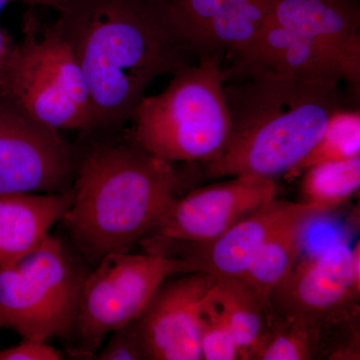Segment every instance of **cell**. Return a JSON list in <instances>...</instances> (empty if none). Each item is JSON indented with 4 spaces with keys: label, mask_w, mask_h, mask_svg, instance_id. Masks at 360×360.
<instances>
[{
    "label": "cell",
    "mask_w": 360,
    "mask_h": 360,
    "mask_svg": "<svg viewBox=\"0 0 360 360\" xmlns=\"http://www.w3.org/2000/svg\"><path fill=\"white\" fill-rule=\"evenodd\" d=\"M56 20L86 82L92 131H120L153 80L196 58L162 0H70Z\"/></svg>",
    "instance_id": "1"
},
{
    "label": "cell",
    "mask_w": 360,
    "mask_h": 360,
    "mask_svg": "<svg viewBox=\"0 0 360 360\" xmlns=\"http://www.w3.org/2000/svg\"><path fill=\"white\" fill-rule=\"evenodd\" d=\"M113 132L79 149L72 205L63 219L78 250L94 264L110 253L130 252L180 196L172 162Z\"/></svg>",
    "instance_id": "2"
},
{
    "label": "cell",
    "mask_w": 360,
    "mask_h": 360,
    "mask_svg": "<svg viewBox=\"0 0 360 360\" xmlns=\"http://www.w3.org/2000/svg\"><path fill=\"white\" fill-rule=\"evenodd\" d=\"M224 77L239 82L224 85L232 129L224 150L207 162L214 179L286 176L314 148L330 116L342 108L338 84L259 71Z\"/></svg>",
    "instance_id": "3"
},
{
    "label": "cell",
    "mask_w": 360,
    "mask_h": 360,
    "mask_svg": "<svg viewBox=\"0 0 360 360\" xmlns=\"http://www.w3.org/2000/svg\"><path fill=\"white\" fill-rule=\"evenodd\" d=\"M219 56L175 71L167 89L143 97L130 120L135 143L161 160L208 161L224 150L231 134Z\"/></svg>",
    "instance_id": "4"
},
{
    "label": "cell",
    "mask_w": 360,
    "mask_h": 360,
    "mask_svg": "<svg viewBox=\"0 0 360 360\" xmlns=\"http://www.w3.org/2000/svg\"><path fill=\"white\" fill-rule=\"evenodd\" d=\"M28 8L4 97L53 129L92 131L86 82L58 20L42 25L34 7Z\"/></svg>",
    "instance_id": "5"
},
{
    "label": "cell",
    "mask_w": 360,
    "mask_h": 360,
    "mask_svg": "<svg viewBox=\"0 0 360 360\" xmlns=\"http://www.w3.org/2000/svg\"><path fill=\"white\" fill-rule=\"evenodd\" d=\"M89 272L58 238L11 265H0V328L23 340L70 338Z\"/></svg>",
    "instance_id": "6"
},
{
    "label": "cell",
    "mask_w": 360,
    "mask_h": 360,
    "mask_svg": "<svg viewBox=\"0 0 360 360\" xmlns=\"http://www.w3.org/2000/svg\"><path fill=\"white\" fill-rule=\"evenodd\" d=\"M191 260L162 253H110L85 278L72 335L73 349L94 355L106 335L141 316L161 284L172 276L198 271Z\"/></svg>",
    "instance_id": "7"
},
{
    "label": "cell",
    "mask_w": 360,
    "mask_h": 360,
    "mask_svg": "<svg viewBox=\"0 0 360 360\" xmlns=\"http://www.w3.org/2000/svg\"><path fill=\"white\" fill-rule=\"evenodd\" d=\"M79 149L60 130L0 97V195L65 193L73 186Z\"/></svg>",
    "instance_id": "8"
},
{
    "label": "cell",
    "mask_w": 360,
    "mask_h": 360,
    "mask_svg": "<svg viewBox=\"0 0 360 360\" xmlns=\"http://www.w3.org/2000/svg\"><path fill=\"white\" fill-rule=\"evenodd\" d=\"M274 180L253 175L194 189L177 198L141 243L146 252L212 243L278 195Z\"/></svg>",
    "instance_id": "9"
},
{
    "label": "cell",
    "mask_w": 360,
    "mask_h": 360,
    "mask_svg": "<svg viewBox=\"0 0 360 360\" xmlns=\"http://www.w3.org/2000/svg\"><path fill=\"white\" fill-rule=\"evenodd\" d=\"M215 278L203 270L167 279L135 319L146 359L201 360L198 319Z\"/></svg>",
    "instance_id": "10"
},
{
    "label": "cell",
    "mask_w": 360,
    "mask_h": 360,
    "mask_svg": "<svg viewBox=\"0 0 360 360\" xmlns=\"http://www.w3.org/2000/svg\"><path fill=\"white\" fill-rule=\"evenodd\" d=\"M356 297L352 248L338 243L296 264L270 295L269 307L274 316L283 319L333 317L359 311Z\"/></svg>",
    "instance_id": "11"
},
{
    "label": "cell",
    "mask_w": 360,
    "mask_h": 360,
    "mask_svg": "<svg viewBox=\"0 0 360 360\" xmlns=\"http://www.w3.org/2000/svg\"><path fill=\"white\" fill-rule=\"evenodd\" d=\"M200 59L253 44L269 18L272 0H162Z\"/></svg>",
    "instance_id": "12"
},
{
    "label": "cell",
    "mask_w": 360,
    "mask_h": 360,
    "mask_svg": "<svg viewBox=\"0 0 360 360\" xmlns=\"http://www.w3.org/2000/svg\"><path fill=\"white\" fill-rule=\"evenodd\" d=\"M331 212L305 202L276 198L240 220L219 238L205 245L191 246V260L200 270L215 278H239L252 258L277 232L304 217H321Z\"/></svg>",
    "instance_id": "13"
},
{
    "label": "cell",
    "mask_w": 360,
    "mask_h": 360,
    "mask_svg": "<svg viewBox=\"0 0 360 360\" xmlns=\"http://www.w3.org/2000/svg\"><path fill=\"white\" fill-rule=\"evenodd\" d=\"M269 18L321 47L340 65L345 82L359 86V0H272Z\"/></svg>",
    "instance_id": "14"
},
{
    "label": "cell",
    "mask_w": 360,
    "mask_h": 360,
    "mask_svg": "<svg viewBox=\"0 0 360 360\" xmlns=\"http://www.w3.org/2000/svg\"><path fill=\"white\" fill-rule=\"evenodd\" d=\"M259 71L323 84L345 80L340 65L311 40L267 20L257 39L224 75Z\"/></svg>",
    "instance_id": "15"
},
{
    "label": "cell",
    "mask_w": 360,
    "mask_h": 360,
    "mask_svg": "<svg viewBox=\"0 0 360 360\" xmlns=\"http://www.w3.org/2000/svg\"><path fill=\"white\" fill-rule=\"evenodd\" d=\"M73 188L58 193L0 195V265H11L39 248L72 205Z\"/></svg>",
    "instance_id": "16"
},
{
    "label": "cell",
    "mask_w": 360,
    "mask_h": 360,
    "mask_svg": "<svg viewBox=\"0 0 360 360\" xmlns=\"http://www.w3.org/2000/svg\"><path fill=\"white\" fill-rule=\"evenodd\" d=\"M212 295L231 328L240 359H253L274 324L271 310L239 278H217Z\"/></svg>",
    "instance_id": "17"
},
{
    "label": "cell",
    "mask_w": 360,
    "mask_h": 360,
    "mask_svg": "<svg viewBox=\"0 0 360 360\" xmlns=\"http://www.w3.org/2000/svg\"><path fill=\"white\" fill-rule=\"evenodd\" d=\"M316 219L319 217L296 220L274 234L255 255L245 274L239 277L269 309L270 295L295 266L305 227Z\"/></svg>",
    "instance_id": "18"
},
{
    "label": "cell",
    "mask_w": 360,
    "mask_h": 360,
    "mask_svg": "<svg viewBox=\"0 0 360 360\" xmlns=\"http://www.w3.org/2000/svg\"><path fill=\"white\" fill-rule=\"evenodd\" d=\"M360 156L349 160L328 161L303 172L300 193L302 202L333 210L359 191Z\"/></svg>",
    "instance_id": "19"
},
{
    "label": "cell",
    "mask_w": 360,
    "mask_h": 360,
    "mask_svg": "<svg viewBox=\"0 0 360 360\" xmlns=\"http://www.w3.org/2000/svg\"><path fill=\"white\" fill-rule=\"evenodd\" d=\"M356 156H360V112L342 108L330 116L314 148L286 176H297L319 163Z\"/></svg>",
    "instance_id": "20"
},
{
    "label": "cell",
    "mask_w": 360,
    "mask_h": 360,
    "mask_svg": "<svg viewBox=\"0 0 360 360\" xmlns=\"http://www.w3.org/2000/svg\"><path fill=\"white\" fill-rule=\"evenodd\" d=\"M212 290L201 305L198 319L201 356L205 360H239L240 355L231 328Z\"/></svg>",
    "instance_id": "21"
},
{
    "label": "cell",
    "mask_w": 360,
    "mask_h": 360,
    "mask_svg": "<svg viewBox=\"0 0 360 360\" xmlns=\"http://www.w3.org/2000/svg\"><path fill=\"white\" fill-rule=\"evenodd\" d=\"M96 359L99 360L146 359L141 336H139L135 321L113 330L108 345L98 354H96Z\"/></svg>",
    "instance_id": "22"
},
{
    "label": "cell",
    "mask_w": 360,
    "mask_h": 360,
    "mask_svg": "<svg viewBox=\"0 0 360 360\" xmlns=\"http://www.w3.org/2000/svg\"><path fill=\"white\" fill-rule=\"evenodd\" d=\"M63 355L46 341L23 340L15 347L0 350V360H60Z\"/></svg>",
    "instance_id": "23"
},
{
    "label": "cell",
    "mask_w": 360,
    "mask_h": 360,
    "mask_svg": "<svg viewBox=\"0 0 360 360\" xmlns=\"http://www.w3.org/2000/svg\"><path fill=\"white\" fill-rule=\"evenodd\" d=\"M18 42L0 26V97L6 94L7 78L13 65Z\"/></svg>",
    "instance_id": "24"
},
{
    "label": "cell",
    "mask_w": 360,
    "mask_h": 360,
    "mask_svg": "<svg viewBox=\"0 0 360 360\" xmlns=\"http://www.w3.org/2000/svg\"><path fill=\"white\" fill-rule=\"evenodd\" d=\"M352 272L354 277V288L360 295V243L357 240L352 248Z\"/></svg>",
    "instance_id": "25"
}]
</instances>
